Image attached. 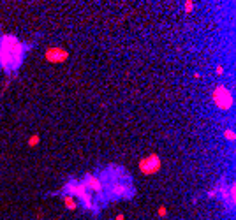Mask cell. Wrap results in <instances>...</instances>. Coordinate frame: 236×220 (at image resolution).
<instances>
[{
  "instance_id": "cell-1",
  "label": "cell",
  "mask_w": 236,
  "mask_h": 220,
  "mask_svg": "<svg viewBox=\"0 0 236 220\" xmlns=\"http://www.w3.org/2000/svg\"><path fill=\"white\" fill-rule=\"evenodd\" d=\"M30 51V44H25L14 35L0 37V67L4 72H16L23 63L27 53Z\"/></svg>"
},
{
  "instance_id": "cell-2",
  "label": "cell",
  "mask_w": 236,
  "mask_h": 220,
  "mask_svg": "<svg viewBox=\"0 0 236 220\" xmlns=\"http://www.w3.org/2000/svg\"><path fill=\"white\" fill-rule=\"evenodd\" d=\"M58 196H72L76 201H79L81 204H83V208L85 210H88V211H92L94 215H99L100 213V206H99L97 202L94 201V196L83 187V183L76 178H69V180L65 181V185L62 187V190L57 192Z\"/></svg>"
},
{
  "instance_id": "cell-3",
  "label": "cell",
  "mask_w": 236,
  "mask_h": 220,
  "mask_svg": "<svg viewBox=\"0 0 236 220\" xmlns=\"http://www.w3.org/2000/svg\"><path fill=\"white\" fill-rule=\"evenodd\" d=\"M215 190V199L222 201L224 204H227L229 211L235 210V197H236V187L235 183H226V178H220V181L217 183Z\"/></svg>"
},
{
  "instance_id": "cell-4",
  "label": "cell",
  "mask_w": 236,
  "mask_h": 220,
  "mask_svg": "<svg viewBox=\"0 0 236 220\" xmlns=\"http://www.w3.org/2000/svg\"><path fill=\"white\" fill-rule=\"evenodd\" d=\"M212 100H213V104L218 111H229L233 107V102H235L231 90L226 85H217L215 90L212 92Z\"/></svg>"
},
{
  "instance_id": "cell-5",
  "label": "cell",
  "mask_w": 236,
  "mask_h": 220,
  "mask_svg": "<svg viewBox=\"0 0 236 220\" xmlns=\"http://www.w3.org/2000/svg\"><path fill=\"white\" fill-rule=\"evenodd\" d=\"M79 181L83 183V187H85L90 194L99 196L100 202L106 204V199H104V183H102V180H100V176H95V174H92V173H86Z\"/></svg>"
},
{
  "instance_id": "cell-6",
  "label": "cell",
  "mask_w": 236,
  "mask_h": 220,
  "mask_svg": "<svg viewBox=\"0 0 236 220\" xmlns=\"http://www.w3.org/2000/svg\"><path fill=\"white\" fill-rule=\"evenodd\" d=\"M138 167H139V171H141V174L150 176V174H155V173L160 171L162 162H160V157H159L157 153H152V155H148V157L139 160Z\"/></svg>"
},
{
  "instance_id": "cell-7",
  "label": "cell",
  "mask_w": 236,
  "mask_h": 220,
  "mask_svg": "<svg viewBox=\"0 0 236 220\" xmlns=\"http://www.w3.org/2000/svg\"><path fill=\"white\" fill-rule=\"evenodd\" d=\"M44 58L49 62V63H63V62L69 58V51H67V49H63V48L51 46V48H48V49H46Z\"/></svg>"
},
{
  "instance_id": "cell-8",
  "label": "cell",
  "mask_w": 236,
  "mask_h": 220,
  "mask_svg": "<svg viewBox=\"0 0 236 220\" xmlns=\"http://www.w3.org/2000/svg\"><path fill=\"white\" fill-rule=\"evenodd\" d=\"M62 201H63V206H65L67 210H71V211L78 208V201L74 199L72 196H65V194H63V196H62Z\"/></svg>"
},
{
  "instance_id": "cell-9",
  "label": "cell",
  "mask_w": 236,
  "mask_h": 220,
  "mask_svg": "<svg viewBox=\"0 0 236 220\" xmlns=\"http://www.w3.org/2000/svg\"><path fill=\"white\" fill-rule=\"evenodd\" d=\"M41 141V136L39 134H34V136H30L28 138V146H37Z\"/></svg>"
},
{
  "instance_id": "cell-10",
  "label": "cell",
  "mask_w": 236,
  "mask_h": 220,
  "mask_svg": "<svg viewBox=\"0 0 236 220\" xmlns=\"http://www.w3.org/2000/svg\"><path fill=\"white\" fill-rule=\"evenodd\" d=\"M224 138H226V139L227 141H235V130H231V129H226V130H224Z\"/></svg>"
},
{
  "instance_id": "cell-11",
  "label": "cell",
  "mask_w": 236,
  "mask_h": 220,
  "mask_svg": "<svg viewBox=\"0 0 236 220\" xmlns=\"http://www.w3.org/2000/svg\"><path fill=\"white\" fill-rule=\"evenodd\" d=\"M157 215H159V217H166V215H167V208L160 206V208H159V211H157Z\"/></svg>"
},
{
  "instance_id": "cell-12",
  "label": "cell",
  "mask_w": 236,
  "mask_h": 220,
  "mask_svg": "<svg viewBox=\"0 0 236 220\" xmlns=\"http://www.w3.org/2000/svg\"><path fill=\"white\" fill-rule=\"evenodd\" d=\"M194 9V4L192 2H185V13H190Z\"/></svg>"
},
{
  "instance_id": "cell-13",
  "label": "cell",
  "mask_w": 236,
  "mask_h": 220,
  "mask_svg": "<svg viewBox=\"0 0 236 220\" xmlns=\"http://www.w3.org/2000/svg\"><path fill=\"white\" fill-rule=\"evenodd\" d=\"M217 74H224V67L222 65H217Z\"/></svg>"
},
{
  "instance_id": "cell-14",
  "label": "cell",
  "mask_w": 236,
  "mask_h": 220,
  "mask_svg": "<svg viewBox=\"0 0 236 220\" xmlns=\"http://www.w3.org/2000/svg\"><path fill=\"white\" fill-rule=\"evenodd\" d=\"M115 220H125V217H123V215H117V219Z\"/></svg>"
}]
</instances>
